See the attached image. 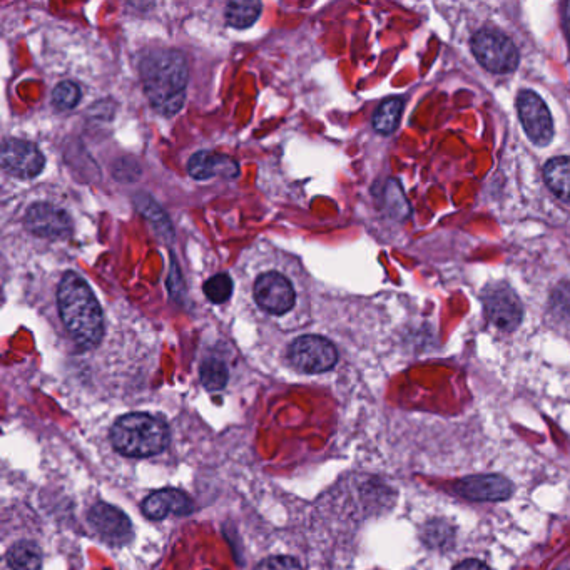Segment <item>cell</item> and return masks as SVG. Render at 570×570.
Wrapping results in <instances>:
<instances>
[{
  "label": "cell",
  "instance_id": "cell-1",
  "mask_svg": "<svg viewBox=\"0 0 570 570\" xmlns=\"http://www.w3.org/2000/svg\"><path fill=\"white\" fill-rule=\"evenodd\" d=\"M57 306L72 340L81 348H94L104 335V316L91 286L69 271L57 288Z\"/></svg>",
  "mask_w": 570,
  "mask_h": 570
},
{
  "label": "cell",
  "instance_id": "cell-2",
  "mask_svg": "<svg viewBox=\"0 0 570 570\" xmlns=\"http://www.w3.org/2000/svg\"><path fill=\"white\" fill-rule=\"evenodd\" d=\"M141 77L146 96L159 114L174 116L181 111L188 86V61L183 52H151L141 64Z\"/></svg>",
  "mask_w": 570,
  "mask_h": 570
},
{
  "label": "cell",
  "instance_id": "cell-3",
  "mask_svg": "<svg viewBox=\"0 0 570 570\" xmlns=\"http://www.w3.org/2000/svg\"><path fill=\"white\" fill-rule=\"evenodd\" d=\"M111 443L124 457L148 459L168 447L169 428L149 413H128L112 425Z\"/></svg>",
  "mask_w": 570,
  "mask_h": 570
},
{
  "label": "cell",
  "instance_id": "cell-4",
  "mask_svg": "<svg viewBox=\"0 0 570 570\" xmlns=\"http://www.w3.org/2000/svg\"><path fill=\"white\" fill-rule=\"evenodd\" d=\"M472 51L477 61L494 74H509L519 66V51L514 42L494 29L477 32L472 39Z\"/></svg>",
  "mask_w": 570,
  "mask_h": 570
},
{
  "label": "cell",
  "instance_id": "cell-5",
  "mask_svg": "<svg viewBox=\"0 0 570 570\" xmlns=\"http://www.w3.org/2000/svg\"><path fill=\"white\" fill-rule=\"evenodd\" d=\"M288 357L300 372L310 373V375L328 372L338 362V352H336L335 345L323 336L316 335L296 338L291 343Z\"/></svg>",
  "mask_w": 570,
  "mask_h": 570
},
{
  "label": "cell",
  "instance_id": "cell-6",
  "mask_svg": "<svg viewBox=\"0 0 570 570\" xmlns=\"http://www.w3.org/2000/svg\"><path fill=\"white\" fill-rule=\"evenodd\" d=\"M485 315L497 328L504 331H514L522 321L524 310L519 296L505 283H492L487 286L482 295Z\"/></svg>",
  "mask_w": 570,
  "mask_h": 570
},
{
  "label": "cell",
  "instance_id": "cell-7",
  "mask_svg": "<svg viewBox=\"0 0 570 570\" xmlns=\"http://www.w3.org/2000/svg\"><path fill=\"white\" fill-rule=\"evenodd\" d=\"M256 305L273 316L286 315L295 306V288L286 276L268 271L258 276L253 286Z\"/></svg>",
  "mask_w": 570,
  "mask_h": 570
},
{
  "label": "cell",
  "instance_id": "cell-8",
  "mask_svg": "<svg viewBox=\"0 0 570 570\" xmlns=\"http://www.w3.org/2000/svg\"><path fill=\"white\" fill-rule=\"evenodd\" d=\"M517 111L525 133L537 146H547L554 139V123L549 107L534 91H522L517 97Z\"/></svg>",
  "mask_w": 570,
  "mask_h": 570
},
{
  "label": "cell",
  "instance_id": "cell-9",
  "mask_svg": "<svg viewBox=\"0 0 570 570\" xmlns=\"http://www.w3.org/2000/svg\"><path fill=\"white\" fill-rule=\"evenodd\" d=\"M27 230L47 240H66L72 233V219L54 204H32L26 216Z\"/></svg>",
  "mask_w": 570,
  "mask_h": 570
},
{
  "label": "cell",
  "instance_id": "cell-10",
  "mask_svg": "<svg viewBox=\"0 0 570 570\" xmlns=\"http://www.w3.org/2000/svg\"><path fill=\"white\" fill-rule=\"evenodd\" d=\"M44 164L46 161L36 144L12 138L2 146V166L17 178H36Z\"/></svg>",
  "mask_w": 570,
  "mask_h": 570
},
{
  "label": "cell",
  "instance_id": "cell-11",
  "mask_svg": "<svg viewBox=\"0 0 570 570\" xmlns=\"http://www.w3.org/2000/svg\"><path fill=\"white\" fill-rule=\"evenodd\" d=\"M89 524L107 544L123 545L133 539V525L128 515L112 505L102 502L94 505L89 512Z\"/></svg>",
  "mask_w": 570,
  "mask_h": 570
},
{
  "label": "cell",
  "instance_id": "cell-12",
  "mask_svg": "<svg viewBox=\"0 0 570 570\" xmlns=\"http://www.w3.org/2000/svg\"><path fill=\"white\" fill-rule=\"evenodd\" d=\"M457 494L475 502H502L514 494L509 479L502 475H472L455 485Z\"/></svg>",
  "mask_w": 570,
  "mask_h": 570
},
{
  "label": "cell",
  "instance_id": "cell-13",
  "mask_svg": "<svg viewBox=\"0 0 570 570\" xmlns=\"http://www.w3.org/2000/svg\"><path fill=\"white\" fill-rule=\"evenodd\" d=\"M193 510V500L178 489L158 490L143 502L144 515L151 520H163L171 514L189 515Z\"/></svg>",
  "mask_w": 570,
  "mask_h": 570
},
{
  "label": "cell",
  "instance_id": "cell-14",
  "mask_svg": "<svg viewBox=\"0 0 570 570\" xmlns=\"http://www.w3.org/2000/svg\"><path fill=\"white\" fill-rule=\"evenodd\" d=\"M188 171L191 178L198 181L224 176V178H236L240 174V166L233 159L213 151H199L193 154L188 163Z\"/></svg>",
  "mask_w": 570,
  "mask_h": 570
},
{
  "label": "cell",
  "instance_id": "cell-15",
  "mask_svg": "<svg viewBox=\"0 0 570 570\" xmlns=\"http://www.w3.org/2000/svg\"><path fill=\"white\" fill-rule=\"evenodd\" d=\"M545 183L564 203L570 204V158L550 159L544 168Z\"/></svg>",
  "mask_w": 570,
  "mask_h": 570
},
{
  "label": "cell",
  "instance_id": "cell-16",
  "mask_svg": "<svg viewBox=\"0 0 570 570\" xmlns=\"http://www.w3.org/2000/svg\"><path fill=\"white\" fill-rule=\"evenodd\" d=\"M7 564L12 570H39L42 564L41 547L31 540L17 542L7 552Z\"/></svg>",
  "mask_w": 570,
  "mask_h": 570
},
{
  "label": "cell",
  "instance_id": "cell-17",
  "mask_svg": "<svg viewBox=\"0 0 570 570\" xmlns=\"http://www.w3.org/2000/svg\"><path fill=\"white\" fill-rule=\"evenodd\" d=\"M403 112V99L402 97H390L387 101H383L378 107L375 116H373V128L377 129L378 133L392 134L398 128L400 118Z\"/></svg>",
  "mask_w": 570,
  "mask_h": 570
},
{
  "label": "cell",
  "instance_id": "cell-18",
  "mask_svg": "<svg viewBox=\"0 0 570 570\" xmlns=\"http://www.w3.org/2000/svg\"><path fill=\"white\" fill-rule=\"evenodd\" d=\"M261 14L260 2H230L226 7V22L235 29H246L253 26Z\"/></svg>",
  "mask_w": 570,
  "mask_h": 570
},
{
  "label": "cell",
  "instance_id": "cell-19",
  "mask_svg": "<svg viewBox=\"0 0 570 570\" xmlns=\"http://www.w3.org/2000/svg\"><path fill=\"white\" fill-rule=\"evenodd\" d=\"M199 377L208 392H219L228 383V368L218 358H209L201 365Z\"/></svg>",
  "mask_w": 570,
  "mask_h": 570
},
{
  "label": "cell",
  "instance_id": "cell-20",
  "mask_svg": "<svg viewBox=\"0 0 570 570\" xmlns=\"http://www.w3.org/2000/svg\"><path fill=\"white\" fill-rule=\"evenodd\" d=\"M203 290L204 295L211 303L221 305L224 301L230 300V296L233 295V281H231L230 276L219 273V275L211 276L204 283Z\"/></svg>",
  "mask_w": 570,
  "mask_h": 570
},
{
  "label": "cell",
  "instance_id": "cell-21",
  "mask_svg": "<svg viewBox=\"0 0 570 570\" xmlns=\"http://www.w3.org/2000/svg\"><path fill=\"white\" fill-rule=\"evenodd\" d=\"M79 99H81V89L71 81L61 82L52 92V104L59 111H69L72 107H76Z\"/></svg>",
  "mask_w": 570,
  "mask_h": 570
},
{
  "label": "cell",
  "instance_id": "cell-22",
  "mask_svg": "<svg viewBox=\"0 0 570 570\" xmlns=\"http://www.w3.org/2000/svg\"><path fill=\"white\" fill-rule=\"evenodd\" d=\"M255 570H303L301 569L300 562L288 557V555H275V557H268L258 564Z\"/></svg>",
  "mask_w": 570,
  "mask_h": 570
},
{
  "label": "cell",
  "instance_id": "cell-23",
  "mask_svg": "<svg viewBox=\"0 0 570 570\" xmlns=\"http://www.w3.org/2000/svg\"><path fill=\"white\" fill-rule=\"evenodd\" d=\"M448 534H450V527L447 524L433 520L432 524L425 527V542L433 547L447 544Z\"/></svg>",
  "mask_w": 570,
  "mask_h": 570
},
{
  "label": "cell",
  "instance_id": "cell-24",
  "mask_svg": "<svg viewBox=\"0 0 570 570\" xmlns=\"http://www.w3.org/2000/svg\"><path fill=\"white\" fill-rule=\"evenodd\" d=\"M453 570H490L484 562L480 560L469 559L462 562V564L457 565Z\"/></svg>",
  "mask_w": 570,
  "mask_h": 570
}]
</instances>
